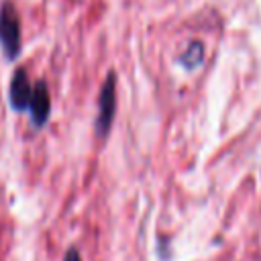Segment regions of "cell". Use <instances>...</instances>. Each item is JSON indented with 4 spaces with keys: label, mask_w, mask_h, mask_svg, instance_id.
Listing matches in <instances>:
<instances>
[{
    "label": "cell",
    "mask_w": 261,
    "mask_h": 261,
    "mask_svg": "<svg viewBox=\"0 0 261 261\" xmlns=\"http://www.w3.org/2000/svg\"><path fill=\"white\" fill-rule=\"evenodd\" d=\"M0 45L6 59H16L20 55V18L10 0L2 2L0 6Z\"/></svg>",
    "instance_id": "cell-1"
},
{
    "label": "cell",
    "mask_w": 261,
    "mask_h": 261,
    "mask_svg": "<svg viewBox=\"0 0 261 261\" xmlns=\"http://www.w3.org/2000/svg\"><path fill=\"white\" fill-rule=\"evenodd\" d=\"M114 112H116V75L114 71H110L102 84L100 90V100H98V118H96V137L98 139H106L114 120Z\"/></svg>",
    "instance_id": "cell-2"
},
{
    "label": "cell",
    "mask_w": 261,
    "mask_h": 261,
    "mask_svg": "<svg viewBox=\"0 0 261 261\" xmlns=\"http://www.w3.org/2000/svg\"><path fill=\"white\" fill-rule=\"evenodd\" d=\"M29 114L33 120L35 128H43L45 122L49 120V112H51V98H49V90L45 82H37L33 86V94L29 100Z\"/></svg>",
    "instance_id": "cell-3"
},
{
    "label": "cell",
    "mask_w": 261,
    "mask_h": 261,
    "mask_svg": "<svg viewBox=\"0 0 261 261\" xmlns=\"http://www.w3.org/2000/svg\"><path fill=\"white\" fill-rule=\"evenodd\" d=\"M31 94H33V86L27 77V71L22 67H18L14 73H12V80H10V86H8V100H10V106L20 112V110H27L29 108V100H31Z\"/></svg>",
    "instance_id": "cell-4"
},
{
    "label": "cell",
    "mask_w": 261,
    "mask_h": 261,
    "mask_svg": "<svg viewBox=\"0 0 261 261\" xmlns=\"http://www.w3.org/2000/svg\"><path fill=\"white\" fill-rule=\"evenodd\" d=\"M202 61H204V45H202L200 41H192V43L188 45V49L181 53L179 63H181L186 69H196V67L202 65Z\"/></svg>",
    "instance_id": "cell-5"
},
{
    "label": "cell",
    "mask_w": 261,
    "mask_h": 261,
    "mask_svg": "<svg viewBox=\"0 0 261 261\" xmlns=\"http://www.w3.org/2000/svg\"><path fill=\"white\" fill-rule=\"evenodd\" d=\"M63 261H82L80 259V253H77V249H67V253H65V259Z\"/></svg>",
    "instance_id": "cell-6"
}]
</instances>
